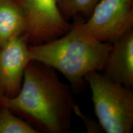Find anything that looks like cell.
Returning <instances> with one entry per match:
<instances>
[{
	"mask_svg": "<svg viewBox=\"0 0 133 133\" xmlns=\"http://www.w3.org/2000/svg\"><path fill=\"white\" fill-rule=\"evenodd\" d=\"M1 105L24 115L39 132L48 133L68 132L75 105L70 88L57 71L33 60L26 66L19 93L3 97Z\"/></svg>",
	"mask_w": 133,
	"mask_h": 133,
	"instance_id": "6da1fadb",
	"label": "cell"
},
{
	"mask_svg": "<svg viewBox=\"0 0 133 133\" xmlns=\"http://www.w3.org/2000/svg\"><path fill=\"white\" fill-rule=\"evenodd\" d=\"M111 48L110 43L97 40L80 22L61 37L29 46V51L31 60L59 71L73 87L79 88L88 74L103 70Z\"/></svg>",
	"mask_w": 133,
	"mask_h": 133,
	"instance_id": "7a4b0ae2",
	"label": "cell"
},
{
	"mask_svg": "<svg viewBox=\"0 0 133 133\" xmlns=\"http://www.w3.org/2000/svg\"><path fill=\"white\" fill-rule=\"evenodd\" d=\"M94 112L107 133H130L133 126V91L111 80L99 71L88 74Z\"/></svg>",
	"mask_w": 133,
	"mask_h": 133,
	"instance_id": "3957f363",
	"label": "cell"
},
{
	"mask_svg": "<svg viewBox=\"0 0 133 133\" xmlns=\"http://www.w3.org/2000/svg\"><path fill=\"white\" fill-rule=\"evenodd\" d=\"M26 19L27 43L43 44L61 37L71 26L62 16L57 0H18Z\"/></svg>",
	"mask_w": 133,
	"mask_h": 133,
	"instance_id": "277c9868",
	"label": "cell"
},
{
	"mask_svg": "<svg viewBox=\"0 0 133 133\" xmlns=\"http://www.w3.org/2000/svg\"><path fill=\"white\" fill-rule=\"evenodd\" d=\"M132 4L133 0H101L83 24L97 40L113 44L132 30Z\"/></svg>",
	"mask_w": 133,
	"mask_h": 133,
	"instance_id": "5b68a950",
	"label": "cell"
},
{
	"mask_svg": "<svg viewBox=\"0 0 133 133\" xmlns=\"http://www.w3.org/2000/svg\"><path fill=\"white\" fill-rule=\"evenodd\" d=\"M31 61L24 35L10 39L0 48V91L3 97H12L19 93Z\"/></svg>",
	"mask_w": 133,
	"mask_h": 133,
	"instance_id": "8992f818",
	"label": "cell"
},
{
	"mask_svg": "<svg viewBox=\"0 0 133 133\" xmlns=\"http://www.w3.org/2000/svg\"><path fill=\"white\" fill-rule=\"evenodd\" d=\"M104 75L125 87L133 86V30L112 45L106 61Z\"/></svg>",
	"mask_w": 133,
	"mask_h": 133,
	"instance_id": "52a82bcc",
	"label": "cell"
},
{
	"mask_svg": "<svg viewBox=\"0 0 133 133\" xmlns=\"http://www.w3.org/2000/svg\"><path fill=\"white\" fill-rule=\"evenodd\" d=\"M26 29L24 11L18 0H0V48Z\"/></svg>",
	"mask_w": 133,
	"mask_h": 133,
	"instance_id": "ba28073f",
	"label": "cell"
},
{
	"mask_svg": "<svg viewBox=\"0 0 133 133\" xmlns=\"http://www.w3.org/2000/svg\"><path fill=\"white\" fill-rule=\"evenodd\" d=\"M1 106L0 133H39V131L29 122L12 114L9 108Z\"/></svg>",
	"mask_w": 133,
	"mask_h": 133,
	"instance_id": "9c48e42d",
	"label": "cell"
},
{
	"mask_svg": "<svg viewBox=\"0 0 133 133\" xmlns=\"http://www.w3.org/2000/svg\"><path fill=\"white\" fill-rule=\"evenodd\" d=\"M101 0H57L58 6L66 21L77 14L90 15Z\"/></svg>",
	"mask_w": 133,
	"mask_h": 133,
	"instance_id": "30bf717a",
	"label": "cell"
},
{
	"mask_svg": "<svg viewBox=\"0 0 133 133\" xmlns=\"http://www.w3.org/2000/svg\"><path fill=\"white\" fill-rule=\"evenodd\" d=\"M3 94H1V91H0V102H1V99H2V98H3Z\"/></svg>",
	"mask_w": 133,
	"mask_h": 133,
	"instance_id": "8fae6325",
	"label": "cell"
}]
</instances>
